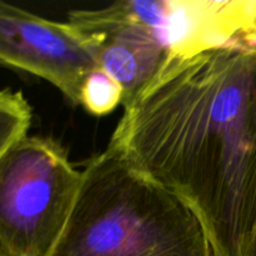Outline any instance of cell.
Instances as JSON below:
<instances>
[{
  "instance_id": "3",
  "label": "cell",
  "mask_w": 256,
  "mask_h": 256,
  "mask_svg": "<svg viewBox=\"0 0 256 256\" xmlns=\"http://www.w3.org/2000/svg\"><path fill=\"white\" fill-rule=\"evenodd\" d=\"M82 182L52 139L26 136L0 158V248L10 256H50Z\"/></svg>"
},
{
  "instance_id": "7",
  "label": "cell",
  "mask_w": 256,
  "mask_h": 256,
  "mask_svg": "<svg viewBox=\"0 0 256 256\" xmlns=\"http://www.w3.org/2000/svg\"><path fill=\"white\" fill-rule=\"evenodd\" d=\"M32 108L22 92L0 90V158L12 144L26 136Z\"/></svg>"
},
{
  "instance_id": "9",
  "label": "cell",
  "mask_w": 256,
  "mask_h": 256,
  "mask_svg": "<svg viewBox=\"0 0 256 256\" xmlns=\"http://www.w3.org/2000/svg\"><path fill=\"white\" fill-rule=\"evenodd\" d=\"M244 256H256V200L254 210V222H252V234H250L249 242H248L246 249H245Z\"/></svg>"
},
{
  "instance_id": "1",
  "label": "cell",
  "mask_w": 256,
  "mask_h": 256,
  "mask_svg": "<svg viewBox=\"0 0 256 256\" xmlns=\"http://www.w3.org/2000/svg\"><path fill=\"white\" fill-rule=\"evenodd\" d=\"M110 149L202 218L216 256H244L256 200V48L172 56Z\"/></svg>"
},
{
  "instance_id": "4",
  "label": "cell",
  "mask_w": 256,
  "mask_h": 256,
  "mask_svg": "<svg viewBox=\"0 0 256 256\" xmlns=\"http://www.w3.org/2000/svg\"><path fill=\"white\" fill-rule=\"evenodd\" d=\"M72 24H136L148 28L170 58L219 48H256V2L122 0L68 14Z\"/></svg>"
},
{
  "instance_id": "8",
  "label": "cell",
  "mask_w": 256,
  "mask_h": 256,
  "mask_svg": "<svg viewBox=\"0 0 256 256\" xmlns=\"http://www.w3.org/2000/svg\"><path fill=\"white\" fill-rule=\"evenodd\" d=\"M122 104V89L119 82L104 70H94L85 79L80 94V105L90 114L102 116Z\"/></svg>"
},
{
  "instance_id": "5",
  "label": "cell",
  "mask_w": 256,
  "mask_h": 256,
  "mask_svg": "<svg viewBox=\"0 0 256 256\" xmlns=\"http://www.w3.org/2000/svg\"><path fill=\"white\" fill-rule=\"evenodd\" d=\"M0 65L46 80L80 104L85 79L99 69L89 40L59 22L0 2Z\"/></svg>"
},
{
  "instance_id": "2",
  "label": "cell",
  "mask_w": 256,
  "mask_h": 256,
  "mask_svg": "<svg viewBox=\"0 0 256 256\" xmlns=\"http://www.w3.org/2000/svg\"><path fill=\"white\" fill-rule=\"evenodd\" d=\"M50 256H216L189 202L108 148L82 170L66 228Z\"/></svg>"
},
{
  "instance_id": "10",
  "label": "cell",
  "mask_w": 256,
  "mask_h": 256,
  "mask_svg": "<svg viewBox=\"0 0 256 256\" xmlns=\"http://www.w3.org/2000/svg\"><path fill=\"white\" fill-rule=\"evenodd\" d=\"M0 256H10V255H8V254H6V252H4V250H2V248H0Z\"/></svg>"
},
{
  "instance_id": "6",
  "label": "cell",
  "mask_w": 256,
  "mask_h": 256,
  "mask_svg": "<svg viewBox=\"0 0 256 256\" xmlns=\"http://www.w3.org/2000/svg\"><path fill=\"white\" fill-rule=\"evenodd\" d=\"M92 45L98 65L122 89L129 105L159 74L170 58L148 28L136 24H72Z\"/></svg>"
}]
</instances>
